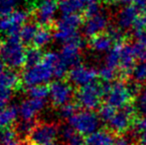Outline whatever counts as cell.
Listing matches in <instances>:
<instances>
[{
  "mask_svg": "<svg viewBox=\"0 0 146 145\" xmlns=\"http://www.w3.org/2000/svg\"><path fill=\"white\" fill-rule=\"evenodd\" d=\"M82 18L79 14L63 15L57 20L56 30L61 31H78V28L82 24Z\"/></svg>",
  "mask_w": 146,
  "mask_h": 145,
  "instance_id": "cell-19",
  "label": "cell"
},
{
  "mask_svg": "<svg viewBox=\"0 0 146 145\" xmlns=\"http://www.w3.org/2000/svg\"><path fill=\"white\" fill-rule=\"evenodd\" d=\"M0 45H1V44H0Z\"/></svg>",
  "mask_w": 146,
  "mask_h": 145,
  "instance_id": "cell-49",
  "label": "cell"
},
{
  "mask_svg": "<svg viewBox=\"0 0 146 145\" xmlns=\"http://www.w3.org/2000/svg\"><path fill=\"white\" fill-rule=\"evenodd\" d=\"M102 13V9H100V5L96 2V3H90L85 8V15L86 18H90L92 16H96L98 14Z\"/></svg>",
  "mask_w": 146,
  "mask_h": 145,
  "instance_id": "cell-40",
  "label": "cell"
},
{
  "mask_svg": "<svg viewBox=\"0 0 146 145\" xmlns=\"http://www.w3.org/2000/svg\"><path fill=\"white\" fill-rule=\"evenodd\" d=\"M104 85L106 93L104 97L108 105L115 109H120L126 105H131L133 97L129 91L126 83L118 81L112 83H104Z\"/></svg>",
  "mask_w": 146,
  "mask_h": 145,
  "instance_id": "cell-2",
  "label": "cell"
},
{
  "mask_svg": "<svg viewBox=\"0 0 146 145\" xmlns=\"http://www.w3.org/2000/svg\"><path fill=\"white\" fill-rule=\"evenodd\" d=\"M0 145H19L17 131L11 128L1 130L0 131Z\"/></svg>",
  "mask_w": 146,
  "mask_h": 145,
  "instance_id": "cell-28",
  "label": "cell"
},
{
  "mask_svg": "<svg viewBox=\"0 0 146 145\" xmlns=\"http://www.w3.org/2000/svg\"><path fill=\"white\" fill-rule=\"evenodd\" d=\"M53 38H54V34L51 32V30L49 28H39L36 33V36H35L34 40H33V44H34V46L36 48H44V47L48 46L50 44Z\"/></svg>",
  "mask_w": 146,
  "mask_h": 145,
  "instance_id": "cell-24",
  "label": "cell"
},
{
  "mask_svg": "<svg viewBox=\"0 0 146 145\" xmlns=\"http://www.w3.org/2000/svg\"><path fill=\"white\" fill-rule=\"evenodd\" d=\"M36 125L37 124L35 123V120L22 119L21 121L18 122L17 126H16V131H17L18 135L29 136Z\"/></svg>",
  "mask_w": 146,
  "mask_h": 145,
  "instance_id": "cell-32",
  "label": "cell"
},
{
  "mask_svg": "<svg viewBox=\"0 0 146 145\" xmlns=\"http://www.w3.org/2000/svg\"><path fill=\"white\" fill-rule=\"evenodd\" d=\"M53 77H55L54 68L43 59L39 64L27 67L22 75V81L28 87H32L46 85L53 79Z\"/></svg>",
  "mask_w": 146,
  "mask_h": 145,
  "instance_id": "cell-4",
  "label": "cell"
},
{
  "mask_svg": "<svg viewBox=\"0 0 146 145\" xmlns=\"http://www.w3.org/2000/svg\"><path fill=\"white\" fill-rule=\"evenodd\" d=\"M19 110L14 105H8L3 109H0V131L9 128L16 121Z\"/></svg>",
  "mask_w": 146,
  "mask_h": 145,
  "instance_id": "cell-21",
  "label": "cell"
},
{
  "mask_svg": "<svg viewBox=\"0 0 146 145\" xmlns=\"http://www.w3.org/2000/svg\"><path fill=\"white\" fill-rule=\"evenodd\" d=\"M69 123L78 133L88 136L98 130L100 118L92 110H81L70 118Z\"/></svg>",
  "mask_w": 146,
  "mask_h": 145,
  "instance_id": "cell-5",
  "label": "cell"
},
{
  "mask_svg": "<svg viewBox=\"0 0 146 145\" xmlns=\"http://www.w3.org/2000/svg\"><path fill=\"white\" fill-rule=\"evenodd\" d=\"M122 44V43H121ZM121 44H115L113 46V48L108 53L106 57V64L104 66L110 67L111 69L119 68V61H120V47Z\"/></svg>",
  "mask_w": 146,
  "mask_h": 145,
  "instance_id": "cell-26",
  "label": "cell"
},
{
  "mask_svg": "<svg viewBox=\"0 0 146 145\" xmlns=\"http://www.w3.org/2000/svg\"><path fill=\"white\" fill-rule=\"evenodd\" d=\"M108 18L106 13L98 14L96 16L87 18L86 22L84 23L83 32L88 38H94V37L102 34L104 31L108 29Z\"/></svg>",
  "mask_w": 146,
  "mask_h": 145,
  "instance_id": "cell-12",
  "label": "cell"
},
{
  "mask_svg": "<svg viewBox=\"0 0 146 145\" xmlns=\"http://www.w3.org/2000/svg\"><path fill=\"white\" fill-rule=\"evenodd\" d=\"M135 111L141 115V117H146V85L142 87L138 95L134 99Z\"/></svg>",
  "mask_w": 146,
  "mask_h": 145,
  "instance_id": "cell-29",
  "label": "cell"
},
{
  "mask_svg": "<svg viewBox=\"0 0 146 145\" xmlns=\"http://www.w3.org/2000/svg\"><path fill=\"white\" fill-rule=\"evenodd\" d=\"M85 2H87V3H96V2L98 1V0H84Z\"/></svg>",
  "mask_w": 146,
  "mask_h": 145,
  "instance_id": "cell-46",
  "label": "cell"
},
{
  "mask_svg": "<svg viewBox=\"0 0 146 145\" xmlns=\"http://www.w3.org/2000/svg\"><path fill=\"white\" fill-rule=\"evenodd\" d=\"M46 107V101L45 99H26L20 103L18 110H19V115L24 120H34L38 114L44 110Z\"/></svg>",
  "mask_w": 146,
  "mask_h": 145,
  "instance_id": "cell-13",
  "label": "cell"
},
{
  "mask_svg": "<svg viewBox=\"0 0 146 145\" xmlns=\"http://www.w3.org/2000/svg\"><path fill=\"white\" fill-rule=\"evenodd\" d=\"M98 75V73L94 69L90 67L84 66V65H78V66L72 68L69 73V79L73 85L83 87L90 83H94V79Z\"/></svg>",
  "mask_w": 146,
  "mask_h": 145,
  "instance_id": "cell-11",
  "label": "cell"
},
{
  "mask_svg": "<svg viewBox=\"0 0 146 145\" xmlns=\"http://www.w3.org/2000/svg\"><path fill=\"white\" fill-rule=\"evenodd\" d=\"M48 145H56V144H54V143H52V144H48Z\"/></svg>",
  "mask_w": 146,
  "mask_h": 145,
  "instance_id": "cell-47",
  "label": "cell"
},
{
  "mask_svg": "<svg viewBox=\"0 0 146 145\" xmlns=\"http://www.w3.org/2000/svg\"><path fill=\"white\" fill-rule=\"evenodd\" d=\"M59 135V129L54 123L37 124L29 135L30 141L34 145H48L54 143Z\"/></svg>",
  "mask_w": 146,
  "mask_h": 145,
  "instance_id": "cell-9",
  "label": "cell"
},
{
  "mask_svg": "<svg viewBox=\"0 0 146 145\" xmlns=\"http://www.w3.org/2000/svg\"><path fill=\"white\" fill-rule=\"evenodd\" d=\"M24 145H30V144H24Z\"/></svg>",
  "mask_w": 146,
  "mask_h": 145,
  "instance_id": "cell-48",
  "label": "cell"
},
{
  "mask_svg": "<svg viewBox=\"0 0 146 145\" xmlns=\"http://www.w3.org/2000/svg\"><path fill=\"white\" fill-rule=\"evenodd\" d=\"M83 43H70L63 45L60 53L61 58L68 67H76L81 62V48Z\"/></svg>",
  "mask_w": 146,
  "mask_h": 145,
  "instance_id": "cell-16",
  "label": "cell"
},
{
  "mask_svg": "<svg viewBox=\"0 0 146 145\" xmlns=\"http://www.w3.org/2000/svg\"><path fill=\"white\" fill-rule=\"evenodd\" d=\"M108 3L110 4H130L131 2H134V0H106Z\"/></svg>",
  "mask_w": 146,
  "mask_h": 145,
  "instance_id": "cell-44",
  "label": "cell"
},
{
  "mask_svg": "<svg viewBox=\"0 0 146 145\" xmlns=\"http://www.w3.org/2000/svg\"><path fill=\"white\" fill-rule=\"evenodd\" d=\"M5 65L0 62V91L4 89H15L19 85L20 79L14 71L5 69Z\"/></svg>",
  "mask_w": 146,
  "mask_h": 145,
  "instance_id": "cell-17",
  "label": "cell"
},
{
  "mask_svg": "<svg viewBox=\"0 0 146 145\" xmlns=\"http://www.w3.org/2000/svg\"><path fill=\"white\" fill-rule=\"evenodd\" d=\"M104 85L100 83H92L80 87L76 93L77 103L85 110H92L100 107L102 99L104 97Z\"/></svg>",
  "mask_w": 146,
  "mask_h": 145,
  "instance_id": "cell-3",
  "label": "cell"
},
{
  "mask_svg": "<svg viewBox=\"0 0 146 145\" xmlns=\"http://www.w3.org/2000/svg\"><path fill=\"white\" fill-rule=\"evenodd\" d=\"M136 59L133 45L122 43L120 47V61L118 69L120 70V75L123 77H127L132 73Z\"/></svg>",
  "mask_w": 146,
  "mask_h": 145,
  "instance_id": "cell-14",
  "label": "cell"
},
{
  "mask_svg": "<svg viewBox=\"0 0 146 145\" xmlns=\"http://www.w3.org/2000/svg\"><path fill=\"white\" fill-rule=\"evenodd\" d=\"M138 138H139V143L141 145H146V130L143 131L142 133L139 134Z\"/></svg>",
  "mask_w": 146,
  "mask_h": 145,
  "instance_id": "cell-45",
  "label": "cell"
},
{
  "mask_svg": "<svg viewBox=\"0 0 146 145\" xmlns=\"http://www.w3.org/2000/svg\"><path fill=\"white\" fill-rule=\"evenodd\" d=\"M27 19L28 13L25 10H15L10 15L0 17V33L7 34L8 36H18Z\"/></svg>",
  "mask_w": 146,
  "mask_h": 145,
  "instance_id": "cell-7",
  "label": "cell"
},
{
  "mask_svg": "<svg viewBox=\"0 0 146 145\" xmlns=\"http://www.w3.org/2000/svg\"><path fill=\"white\" fill-rule=\"evenodd\" d=\"M134 105H128L120 109H117L113 117L108 122V130L113 134H122L133 126L135 119Z\"/></svg>",
  "mask_w": 146,
  "mask_h": 145,
  "instance_id": "cell-6",
  "label": "cell"
},
{
  "mask_svg": "<svg viewBox=\"0 0 146 145\" xmlns=\"http://www.w3.org/2000/svg\"><path fill=\"white\" fill-rule=\"evenodd\" d=\"M43 58H44V54L42 53L41 49L36 48V47L30 48L26 52V65L28 67L37 65L42 62Z\"/></svg>",
  "mask_w": 146,
  "mask_h": 145,
  "instance_id": "cell-30",
  "label": "cell"
},
{
  "mask_svg": "<svg viewBox=\"0 0 146 145\" xmlns=\"http://www.w3.org/2000/svg\"><path fill=\"white\" fill-rule=\"evenodd\" d=\"M134 3L141 11H146V0H134Z\"/></svg>",
  "mask_w": 146,
  "mask_h": 145,
  "instance_id": "cell-43",
  "label": "cell"
},
{
  "mask_svg": "<svg viewBox=\"0 0 146 145\" xmlns=\"http://www.w3.org/2000/svg\"><path fill=\"white\" fill-rule=\"evenodd\" d=\"M106 33L112 39V41L114 42V45L123 43L122 41L124 39V33L117 26H115V27H108V29L106 30Z\"/></svg>",
  "mask_w": 146,
  "mask_h": 145,
  "instance_id": "cell-38",
  "label": "cell"
},
{
  "mask_svg": "<svg viewBox=\"0 0 146 145\" xmlns=\"http://www.w3.org/2000/svg\"><path fill=\"white\" fill-rule=\"evenodd\" d=\"M12 99V89H4L0 91V109L8 107Z\"/></svg>",
  "mask_w": 146,
  "mask_h": 145,
  "instance_id": "cell-41",
  "label": "cell"
},
{
  "mask_svg": "<svg viewBox=\"0 0 146 145\" xmlns=\"http://www.w3.org/2000/svg\"><path fill=\"white\" fill-rule=\"evenodd\" d=\"M114 145H133L131 142L130 138H128L127 136H118L115 138V142Z\"/></svg>",
  "mask_w": 146,
  "mask_h": 145,
  "instance_id": "cell-42",
  "label": "cell"
},
{
  "mask_svg": "<svg viewBox=\"0 0 146 145\" xmlns=\"http://www.w3.org/2000/svg\"><path fill=\"white\" fill-rule=\"evenodd\" d=\"M116 112V110L114 107H110V105H104L100 107V110H98V116H100V120H102L104 122L108 123L112 117H113L114 113Z\"/></svg>",
  "mask_w": 146,
  "mask_h": 145,
  "instance_id": "cell-35",
  "label": "cell"
},
{
  "mask_svg": "<svg viewBox=\"0 0 146 145\" xmlns=\"http://www.w3.org/2000/svg\"><path fill=\"white\" fill-rule=\"evenodd\" d=\"M77 105L74 103H70L66 105H63L62 107H60L59 110V115L64 119H68L72 118L76 113H77Z\"/></svg>",
  "mask_w": 146,
  "mask_h": 145,
  "instance_id": "cell-36",
  "label": "cell"
},
{
  "mask_svg": "<svg viewBox=\"0 0 146 145\" xmlns=\"http://www.w3.org/2000/svg\"><path fill=\"white\" fill-rule=\"evenodd\" d=\"M60 133L65 145H86V139H84L83 135L78 133L71 125L63 126Z\"/></svg>",
  "mask_w": 146,
  "mask_h": 145,
  "instance_id": "cell-23",
  "label": "cell"
},
{
  "mask_svg": "<svg viewBox=\"0 0 146 145\" xmlns=\"http://www.w3.org/2000/svg\"><path fill=\"white\" fill-rule=\"evenodd\" d=\"M19 3L20 0H0V17L13 13Z\"/></svg>",
  "mask_w": 146,
  "mask_h": 145,
  "instance_id": "cell-31",
  "label": "cell"
},
{
  "mask_svg": "<svg viewBox=\"0 0 146 145\" xmlns=\"http://www.w3.org/2000/svg\"><path fill=\"white\" fill-rule=\"evenodd\" d=\"M114 134L108 129H98L86 138V145H114Z\"/></svg>",
  "mask_w": 146,
  "mask_h": 145,
  "instance_id": "cell-18",
  "label": "cell"
},
{
  "mask_svg": "<svg viewBox=\"0 0 146 145\" xmlns=\"http://www.w3.org/2000/svg\"><path fill=\"white\" fill-rule=\"evenodd\" d=\"M136 43L133 45L136 58L141 62H146V33L135 34Z\"/></svg>",
  "mask_w": 146,
  "mask_h": 145,
  "instance_id": "cell-25",
  "label": "cell"
},
{
  "mask_svg": "<svg viewBox=\"0 0 146 145\" xmlns=\"http://www.w3.org/2000/svg\"><path fill=\"white\" fill-rule=\"evenodd\" d=\"M59 10L63 15H74L79 14L85 10L84 0H59Z\"/></svg>",
  "mask_w": 146,
  "mask_h": 145,
  "instance_id": "cell-22",
  "label": "cell"
},
{
  "mask_svg": "<svg viewBox=\"0 0 146 145\" xmlns=\"http://www.w3.org/2000/svg\"><path fill=\"white\" fill-rule=\"evenodd\" d=\"M39 28H37V26L33 23H26L23 27L20 30L19 36L20 40L23 43H33V40H34L35 36H36V33L38 31Z\"/></svg>",
  "mask_w": 146,
  "mask_h": 145,
  "instance_id": "cell-27",
  "label": "cell"
},
{
  "mask_svg": "<svg viewBox=\"0 0 146 145\" xmlns=\"http://www.w3.org/2000/svg\"><path fill=\"white\" fill-rule=\"evenodd\" d=\"M28 95L32 99H45L49 97V87L45 85H36L28 89Z\"/></svg>",
  "mask_w": 146,
  "mask_h": 145,
  "instance_id": "cell-33",
  "label": "cell"
},
{
  "mask_svg": "<svg viewBox=\"0 0 146 145\" xmlns=\"http://www.w3.org/2000/svg\"><path fill=\"white\" fill-rule=\"evenodd\" d=\"M26 52L19 36H8L0 45V62L9 69H19L26 64Z\"/></svg>",
  "mask_w": 146,
  "mask_h": 145,
  "instance_id": "cell-1",
  "label": "cell"
},
{
  "mask_svg": "<svg viewBox=\"0 0 146 145\" xmlns=\"http://www.w3.org/2000/svg\"><path fill=\"white\" fill-rule=\"evenodd\" d=\"M134 34L144 33L146 30V11H142L140 15L138 16L137 20L135 21V24L133 26Z\"/></svg>",
  "mask_w": 146,
  "mask_h": 145,
  "instance_id": "cell-39",
  "label": "cell"
},
{
  "mask_svg": "<svg viewBox=\"0 0 146 145\" xmlns=\"http://www.w3.org/2000/svg\"><path fill=\"white\" fill-rule=\"evenodd\" d=\"M59 7L55 0H42L35 7L34 18L41 26H48L54 21Z\"/></svg>",
  "mask_w": 146,
  "mask_h": 145,
  "instance_id": "cell-10",
  "label": "cell"
},
{
  "mask_svg": "<svg viewBox=\"0 0 146 145\" xmlns=\"http://www.w3.org/2000/svg\"><path fill=\"white\" fill-rule=\"evenodd\" d=\"M141 12L142 11L139 8H137L135 5H126L121 10H119V12L117 13V27L122 30V31H127V30L131 29V28L133 29L135 21L137 20V18L140 15Z\"/></svg>",
  "mask_w": 146,
  "mask_h": 145,
  "instance_id": "cell-15",
  "label": "cell"
},
{
  "mask_svg": "<svg viewBox=\"0 0 146 145\" xmlns=\"http://www.w3.org/2000/svg\"><path fill=\"white\" fill-rule=\"evenodd\" d=\"M90 46L94 51L98 53L110 52L114 46V42L108 33H102L90 39Z\"/></svg>",
  "mask_w": 146,
  "mask_h": 145,
  "instance_id": "cell-20",
  "label": "cell"
},
{
  "mask_svg": "<svg viewBox=\"0 0 146 145\" xmlns=\"http://www.w3.org/2000/svg\"><path fill=\"white\" fill-rule=\"evenodd\" d=\"M74 95V89L71 83L65 81H56L49 87V97L55 107H62L71 103Z\"/></svg>",
  "mask_w": 146,
  "mask_h": 145,
  "instance_id": "cell-8",
  "label": "cell"
},
{
  "mask_svg": "<svg viewBox=\"0 0 146 145\" xmlns=\"http://www.w3.org/2000/svg\"><path fill=\"white\" fill-rule=\"evenodd\" d=\"M133 81L141 83L146 81V62H140L139 64L135 65L132 73Z\"/></svg>",
  "mask_w": 146,
  "mask_h": 145,
  "instance_id": "cell-34",
  "label": "cell"
},
{
  "mask_svg": "<svg viewBox=\"0 0 146 145\" xmlns=\"http://www.w3.org/2000/svg\"><path fill=\"white\" fill-rule=\"evenodd\" d=\"M98 75L100 79L104 81V83H110V81H113L116 77L117 73L115 69H111L110 67L104 66L100 71H98Z\"/></svg>",
  "mask_w": 146,
  "mask_h": 145,
  "instance_id": "cell-37",
  "label": "cell"
}]
</instances>
